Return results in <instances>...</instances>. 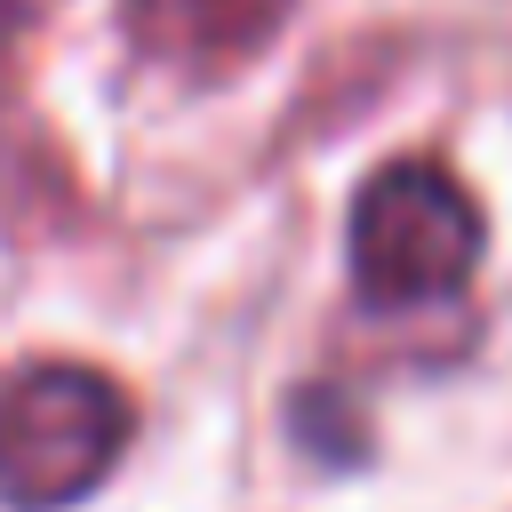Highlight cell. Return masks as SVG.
<instances>
[{
	"label": "cell",
	"instance_id": "6da1fadb",
	"mask_svg": "<svg viewBox=\"0 0 512 512\" xmlns=\"http://www.w3.org/2000/svg\"><path fill=\"white\" fill-rule=\"evenodd\" d=\"M480 200L440 160H384L352 200V288L376 312L448 304L480 272Z\"/></svg>",
	"mask_w": 512,
	"mask_h": 512
},
{
	"label": "cell",
	"instance_id": "7a4b0ae2",
	"mask_svg": "<svg viewBox=\"0 0 512 512\" xmlns=\"http://www.w3.org/2000/svg\"><path fill=\"white\" fill-rule=\"evenodd\" d=\"M136 432L128 392L104 368L40 360L0 384V504L8 512H64L120 464Z\"/></svg>",
	"mask_w": 512,
	"mask_h": 512
},
{
	"label": "cell",
	"instance_id": "3957f363",
	"mask_svg": "<svg viewBox=\"0 0 512 512\" xmlns=\"http://www.w3.org/2000/svg\"><path fill=\"white\" fill-rule=\"evenodd\" d=\"M296 0H128V40L160 64H184V72H232L248 64L280 24H288Z\"/></svg>",
	"mask_w": 512,
	"mask_h": 512
}]
</instances>
